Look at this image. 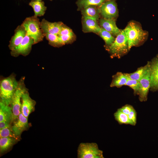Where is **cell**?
<instances>
[{
	"instance_id": "obj_14",
	"label": "cell",
	"mask_w": 158,
	"mask_h": 158,
	"mask_svg": "<svg viewBox=\"0 0 158 158\" xmlns=\"http://www.w3.org/2000/svg\"><path fill=\"white\" fill-rule=\"evenodd\" d=\"M150 89L153 91L158 90V59L154 58L150 62Z\"/></svg>"
},
{
	"instance_id": "obj_11",
	"label": "cell",
	"mask_w": 158,
	"mask_h": 158,
	"mask_svg": "<svg viewBox=\"0 0 158 158\" xmlns=\"http://www.w3.org/2000/svg\"><path fill=\"white\" fill-rule=\"evenodd\" d=\"M63 24L61 22H50L44 18L40 22V28L44 35L49 33L58 35Z\"/></svg>"
},
{
	"instance_id": "obj_25",
	"label": "cell",
	"mask_w": 158,
	"mask_h": 158,
	"mask_svg": "<svg viewBox=\"0 0 158 158\" xmlns=\"http://www.w3.org/2000/svg\"><path fill=\"white\" fill-rule=\"evenodd\" d=\"M44 35L50 45L55 47H59L63 45L58 35L49 33L46 34Z\"/></svg>"
},
{
	"instance_id": "obj_29",
	"label": "cell",
	"mask_w": 158,
	"mask_h": 158,
	"mask_svg": "<svg viewBox=\"0 0 158 158\" xmlns=\"http://www.w3.org/2000/svg\"><path fill=\"white\" fill-rule=\"evenodd\" d=\"M61 43L63 45L71 43L75 39V36L73 33L67 35H58Z\"/></svg>"
},
{
	"instance_id": "obj_2",
	"label": "cell",
	"mask_w": 158,
	"mask_h": 158,
	"mask_svg": "<svg viewBox=\"0 0 158 158\" xmlns=\"http://www.w3.org/2000/svg\"><path fill=\"white\" fill-rule=\"evenodd\" d=\"M124 30L127 38L128 49L138 45L145 39L147 32L135 22H129Z\"/></svg>"
},
{
	"instance_id": "obj_20",
	"label": "cell",
	"mask_w": 158,
	"mask_h": 158,
	"mask_svg": "<svg viewBox=\"0 0 158 158\" xmlns=\"http://www.w3.org/2000/svg\"><path fill=\"white\" fill-rule=\"evenodd\" d=\"M150 66V62L144 66L140 67L134 72L131 73H125L127 77L133 80L139 81L145 74Z\"/></svg>"
},
{
	"instance_id": "obj_30",
	"label": "cell",
	"mask_w": 158,
	"mask_h": 158,
	"mask_svg": "<svg viewBox=\"0 0 158 158\" xmlns=\"http://www.w3.org/2000/svg\"><path fill=\"white\" fill-rule=\"evenodd\" d=\"M128 115L132 126L135 125L137 122V112L134 108Z\"/></svg>"
},
{
	"instance_id": "obj_26",
	"label": "cell",
	"mask_w": 158,
	"mask_h": 158,
	"mask_svg": "<svg viewBox=\"0 0 158 158\" xmlns=\"http://www.w3.org/2000/svg\"><path fill=\"white\" fill-rule=\"evenodd\" d=\"M98 34L104 40L106 45L109 46L113 43L115 39L110 33L102 28Z\"/></svg>"
},
{
	"instance_id": "obj_23",
	"label": "cell",
	"mask_w": 158,
	"mask_h": 158,
	"mask_svg": "<svg viewBox=\"0 0 158 158\" xmlns=\"http://www.w3.org/2000/svg\"><path fill=\"white\" fill-rule=\"evenodd\" d=\"M108 0H78L76 4L78 10H81L84 7L91 5L100 6L103 3Z\"/></svg>"
},
{
	"instance_id": "obj_31",
	"label": "cell",
	"mask_w": 158,
	"mask_h": 158,
	"mask_svg": "<svg viewBox=\"0 0 158 158\" xmlns=\"http://www.w3.org/2000/svg\"><path fill=\"white\" fill-rule=\"evenodd\" d=\"M73 33L71 29L63 24L62 25L61 30L58 35H67Z\"/></svg>"
},
{
	"instance_id": "obj_27",
	"label": "cell",
	"mask_w": 158,
	"mask_h": 158,
	"mask_svg": "<svg viewBox=\"0 0 158 158\" xmlns=\"http://www.w3.org/2000/svg\"><path fill=\"white\" fill-rule=\"evenodd\" d=\"M0 137L12 138L19 140L20 138L14 133L11 125L0 129Z\"/></svg>"
},
{
	"instance_id": "obj_21",
	"label": "cell",
	"mask_w": 158,
	"mask_h": 158,
	"mask_svg": "<svg viewBox=\"0 0 158 158\" xmlns=\"http://www.w3.org/2000/svg\"><path fill=\"white\" fill-rule=\"evenodd\" d=\"M19 140L10 137H2L0 138V152L4 153L8 151Z\"/></svg>"
},
{
	"instance_id": "obj_16",
	"label": "cell",
	"mask_w": 158,
	"mask_h": 158,
	"mask_svg": "<svg viewBox=\"0 0 158 158\" xmlns=\"http://www.w3.org/2000/svg\"><path fill=\"white\" fill-rule=\"evenodd\" d=\"M99 24L102 28L112 35H117L120 30L117 26L115 19H109L102 18L99 20Z\"/></svg>"
},
{
	"instance_id": "obj_19",
	"label": "cell",
	"mask_w": 158,
	"mask_h": 158,
	"mask_svg": "<svg viewBox=\"0 0 158 158\" xmlns=\"http://www.w3.org/2000/svg\"><path fill=\"white\" fill-rule=\"evenodd\" d=\"M29 5L31 6L34 12V16L36 17L41 16L44 14L47 7L43 1H35L31 0Z\"/></svg>"
},
{
	"instance_id": "obj_9",
	"label": "cell",
	"mask_w": 158,
	"mask_h": 158,
	"mask_svg": "<svg viewBox=\"0 0 158 158\" xmlns=\"http://www.w3.org/2000/svg\"><path fill=\"white\" fill-rule=\"evenodd\" d=\"M150 66L145 74L139 81L140 88L138 94L139 99L141 102L147 99V95L150 86Z\"/></svg>"
},
{
	"instance_id": "obj_22",
	"label": "cell",
	"mask_w": 158,
	"mask_h": 158,
	"mask_svg": "<svg viewBox=\"0 0 158 158\" xmlns=\"http://www.w3.org/2000/svg\"><path fill=\"white\" fill-rule=\"evenodd\" d=\"M127 79V78L124 74L121 72H118L113 76L110 86L119 87L125 85Z\"/></svg>"
},
{
	"instance_id": "obj_28",
	"label": "cell",
	"mask_w": 158,
	"mask_h": 158,
	"mask_svg": "<svg viewBox=\"0 0 158 158\" xmlns=\"http://www.w3.org/2000/svg\"><path fill=\"white\" fill-rule=\"evenodd\" d=\"M127 78L128 79L125 85L128 86L132 88L134 90V94L138 95L140 88L139 81Z\"/></svg>"
},
{
	"instance_id": "obj_6",
	"label": "cell",
	"mask_w": 158,
	"mask_h": 158,
	"mask_svg": "<svg viewBox=\"0 0 158 158\" xmlns=\"http://www.w3.org/2000/svg\"><path fill=\"white\" fill-rule=\"evenodd\" d=\"M78 158H104L103 151L95 143H81L78 150Z\"/></svg>"
},
{
	"instance_id": "obj_24",
	"label": "cell",
	"mask_w": 158,
	"mask_h": 158,
	"mask_svg": "<svg viewBox=\"0 0 158 158\" xmlns=\"http://www.w3.org/2000/svg\"><path fill=\"white\" fill-rule=\"evenodd\" d=\"M115 119L120 124H129L132 126L128 115L121 111L119 109L114 113Z\"/></svg>"
},
{
	"instance_id": "obj_1",
	"label": "cell",
	"mask_w": 158,
	"mask_h": 158,
	"mask_svg": "<svg viewBox=\"0 0 158 158\" xmlns=\"http://www.w3.org/2000/svg\"><path fill=\"white\" fill-rule=\"evenodd\" d=\"M18 83V81L17 80L16 75L14 73L7 77H1L0 81V101L10 105Z\"/></svg>"
},
{
	"instance_id": "obj_10",
	"label": "cell",
	"mask_w": 158,
	"mask_h": 158,
	"mask_svg": "<svg viewBox=\"0 0 158 158\" xmlns=\"http://www.w3.org/2000/svg\"><path fill=\"white\" fill-rule=\"evenodd\" d=\"M21 101V111L24 116L28 118L30 114L35 111L36 102L31 98L28 90L22 95Z\"/></svg>"
},
{
	"instance_id": "obj_17",
	"label": "cell",
	"mask_w": 158,
	"mask_h": 158,
	"mask_svg": "<svg viewBox=\"0 0 158 158\" xmlns=\"http://www.w3.org/2000/svg\"><path fill=\"white\" fill-rule=\"evenodd\" d=\"M83 17L97 20L99 17V7L94 5L86 6L81 10Z\"/></svg>"
},
{
	"instance_id": "obj_5",
	"label": "cell",
	"mask_w": 158,
	"mask_h": 158,
	"mask_svg": "<svg viewBox=\"0 0 158 158\" xmlns=\"http://www.w3.org/2000/svg\"><path fill=\"white\" fill-rule=\"evenodd\" d=\"M109 49L110 53L115 55H121L128 52L129 50L128 40L124 29L121 30L113 43L109 46Z\"/></svg>"
},
{
	"instance_id": "obj_8",
	"label": "cell",
	"mask_w": 158,
	"mask_h": 158,
	"mask_svg": "<svg viewBox=\"0 0 158 158\" xmlns=\"http://www.w3.org/2000/svg\"><path fill=\"white\" fill-rule=\"evenodd\" d=\"M100 13L103 18L114 19L118 16L117 5L115 0H108L99 7Z\"/></svg>"
},
{
	"instance_id": "obj_34",
	"label": "cell",
	"mask_w": 158,
	"mask_h": 158,
	"mask_svg": "<svg viewBox=\"0 0 158 158\" xmlns=\"http://www.w3.org/2000/svg\"><path fill=\"white\" fill-rule=\"evenodd\" d=\"M33 1H42V0H32ZM51 1H52V0H49Z\"/></svg>"
},
{
	"instance_id": "obj_15",
	"label": "cell",
	"mask_w": 158,
	"mask_h": 158,
	"mask_svg": "<svg viewBox=\"0 0 158 158\" xmlns=\"http://www.w3.org/2000/svg\"><path fill=\"white\" fill-rule=\"evenodd\" d=\"M82 23L83 31L85 32H92L98 34L101 30V28L97 20L83 17Z\"/></svg>"
},
{
	"instance_id": "obj_18",
	"label": "cell",
	"mask_w": 158,
	"mask_h": 158,
	"mask_svg": "<svg viewBox=\"0 0 158 158\" xmlns=\"http://www.w3.org/2000/svg\"><path fill=\"white\" fill-rule=\"evenodd\" d=\"M10 105L0 101V122L4 121L9 124L13 121V114Z\"/></svg>"
},
{
	"instance_id": "obj_35",
	"label": "cell",
	"mask_w": 158,
	"mask_h": 158,
	"mask_svg": "<svg viewBox=\"0 0 158 158\" xmlns=\"http://www.w3.org/2000/svg\"><path fill=\"white\" fill-rule=\"evenodd\" d=\"M157 57L158 59V55L157 56Z\"/></svg>"
},
{
	"instance_id": "obj_13",
	"label": "cell",
	"mask_w": 158,
	"mask_h": 158,
	"mask_svg": "<svg viewBox=\"0 0 158 158\" xmlns=\"http://www.w3.org/2000/svg\"><path fill=\"white\" fill-rule=\"evenodd\" d=\"M11 127L14 133L20 137L22 133L27 130L29 127L28 118L25 116L21 111L18 119L14 122Z\"/></svg>"
},
{
	"instance_id": "obj_33",
	"label": "cell",
	"mask_w": 158,
	"mask_h": 158,
	"mask_svg": "<svg viewBox=\"0 0 158 158\" xmlns=\"http://www.w3.org/2000/svg\"><path fill=\"white\" fill-rule=\"evenodd\" d=\"M10 125V124H9L6 122L4 121H1L0 122V129L4 128Z\"/></svg>"
},
{
	"instance_id": "obj_3",
	"label": "cell",
	"mask_w": 158,
	"mask_h": 158,
	"mask_svg": "<svg viewBox=\"0 0 158 158\" xmlns=\"http://www.w3.org/2000/svg\"><path fill=\"white\" fill-rule=\"evenodd\" d=\"M25 28L27 34L34 40V44L43 40L45 37L40 28V22L34 16L26 18L21 24Z\"/></svg>"
},
{
	"instance_id": "obj_32",
	"label": "cell",
	"mask_w": 158,
	"mask_h": 158,
	"mask_svg": "<svg viewBox=\"0 0 158 158\" xmlns=\"http://www.w3.org/2000/svg\"><path fill=\"white\" fill-rule=\"evenodd\" d=\"M133 108H134L131 105L126 104L119 109L124 113L128 115Z\"/></svg>"
},
{
	"instance_id": "obj_7",
	"label": "cell",
	"mask_w": 158,
	"mask_h": 158,
	"mask_svg": "<svg viewBox=\"0 0 158 158\" xmlns=\"http://www.w3.org/2000/svg\"><path fill=\"white\" fill-rule=\"evenodd\" d=\"M34 44L33 39L26 34L20 44L11 50V54L14 57H17L20 55L26 56L30 52L32 45Z\"/></svg>"
},
{
	"instance_id": "obj_4",
	"label": "cell",
	"mask_w": 158,
	"mask_h": 158,
	"mask_svg": "<svg viewBox=\"0 0 158 158\" xmlns=\"http://www.w3.org/2000/svg\"><path fill=\"white\" fill-rule=\"evenodd\" d=\"M25 77H22L18 81L16 89L13 95L10 106L13 114V121H16L21 112V97L23 94L28 90L25 83Z\"/></svg>"
},
{
	"instance_id": "obj_12",
	"label": "cell",
	"mask_w": 158,
	"mask_h": 158,
	"mask_svg": "<svg viewBox=\"0 0 158 158\" xmlns=\"http://www.w3.org/2000/svg\"><path fill=\"white\" fill-rule=\"evenodd\" d=\"M27 34L24 27L22 25L18 26L15 30L14 35L9 42L8 47L12 50L17 47L21 43Z\"/></svg>"
}]
</instances>
